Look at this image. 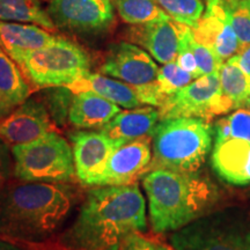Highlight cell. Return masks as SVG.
<instances>
[{"label": "cell", "mask_w": 250, "mask_h": 250, "mask_svg": "<svg viewBox=\"0 0 250 250\" xmlns=\"http://www.w3.org/2000/svg\"><path fill=\"white\" fill-rule=\"evenodd\" d=\"M78 197L68 183L9 181L0 190V237L24 247L43 245L62 229Z\"/></svg>", "instance_id": "obj_1"}, {"label": "cell", "mask_w": 250, "mask_h": 250, "mask_svg": "<svg viewBox=\"0 0 250 250\" xmlns=\"http://www.w3.org/2000/svg\"><path fill=\"white\" fill-rule=\"evenodd\" d=\"M147 227L146 203L136 183L92 189L57 250H109L125 236Z\"/></svg>", "instance_id": "obj_2"}, {"label": "cell", "mask_w": 250, "mask_h": 250, "mask_svg": "<svg viewBox=\"0 0 250 250\" xmlns=\"http://www.w3.org/2000/svg\"><path fill=\"white\" fill-rule=\"evenodd\" d=\"M142 179L152 229L159 234L176 232L204 217L220 198L217 186L199 171L154 169Z\"/></svg>", "instance_id": "obj_3"}, {"label": "cell", "mask_w": 250, "mask_h": 250, "mask_svg": "<svg viewBox=\"0 0 250 250\" xmlns=\"http://www.w3.org/2000/svg\"><path fill=\"white\" fill-rule=\"evenodd\" d=\"M213 127L197 117L160 121L152 133L153 158L147 171L168 169L198 173L212 148Z\"/></svg>", "instance_id": "obj_4"}, {"label": "cell", "mask_w": 250, "mask_h": 250, "mask_svg": "<svg viewBox=\"0 0 250 250\" xmlns=\"http://www.w3.org/2000/svg\"><path fill=\"white\" fill-rule=\"evenodd\" d=\"M171 246L176 250H250V212L227 208L174 232Z\"/></svg>", "instance_id": "obj_5"}, {"label": "cell", "mask_w": 250, "mask_h": 250, "mask_svg": "<svg viewBox=\"0 0 250 250\" xmlns=\"http://www.w3.org/2000/svg\"><path fill=\"white\" fill-rule=\"evenodd\" d=\"M37 87H67L89 73V55L76 43L57 37L43 48L13 58Z\"/></svg>", "instance_id": "obj_6"}, {"label": "cell", "mask_w": 250, "mask_h": 250, "mask_svg": "<svg viewBox=\"0 0 250 250\" xmlns=\"http://www.w3.org/2000/svg\"><path fill=\"white\" fill-rule=\"evenodd\" d=\"M14 177L23 182L70 183L77 177L70 144L54 131L11 147Z\"/></svg>", "instance_id": "obj_7"}, {"label": "cell", "mask_w": 250, "mask_h": 250, "mask_svg": "<svg viewBox=\"0 0 250 250\" xmlns=\"http://www.w3.org/2000/svg\"><path fill=\"white\" fill-rule=\"evenodd\" d=\"M234 110L220 90L219 72L197 78L171 94L159 107L160 121L180 117H197L210 122L214 116Z\"/></svg>", "instance_id": "obj_8"}, {"label": "cell", "mask_w": 250, "mask_h": 250, "mask_svg": "<svg viewBox=\"0 0 250 250\" xmlns=\"http://www.w3.org/2000/svg\"><path fill=\"white\" fill-rule=\"evenodd\" d=\"M111 0H50L46 12L59 29L78 35H100L115 23Z\"/></svg>", "instance_id": "obj_9"}, {"label": "cell", "mask_w": 250, "mask_h": 250, "mask_svg": "<svg viewBox=\"0 0 250 250\" xmlns=\"http://www.w3.org/2000/svg\"><path fill=\"white\" fill-rule=\"evenodd\" d=\"M159 70L152 56L131 42L112 44L101 65L103 74L136 88L155 83Z\"/></svg>", "instance_id": "obj_10"}, {"label": "cell", "mask_w": 250, "mask_h": 250, "mask_svg": "<svg viewBox=\"0 0 250 250\" xmlns=\"http://www.w3.org/2000/svg\"><path fill=\"white\" fill-rule=\"evenodd\" d=\"M202 18L192 27L197 42L208 46L219 61L224 62L240 54L241 45L225 9L223 0H206Z\"/></svg>", "instance_id": "obj_11"}, {"label": "cell", "mask_w": 250, "mask_h": 250, "mask_svg": "<svg viewBox=\"0 0 250 250\" xmlns=\"http://www.w3.org/2000/svg\"><path fill=\"white\" fill-rule=\"evenodd\" d=\"M77 179L83 186H99L109 159L117 147L101 131H78L71 136Z\"/></svg>", "instance_id": "obj_12"}, {"label": "cell", "mask_w": 250, "mask_h": 250, "mask_svg": "<svg viewBox=\"0 0 250 250\" xmlns=\"http://www.w3.org/2000/svg\"><path fill=\"white\" fill-rule=\"evenodd\" d=\"M54 131L46 105L34 98L26 100L0 120V139L11 147L34 142Z\"/></svg>", "instance_id": "obj_13"}, {"label": "cell", "mask_w": 250, "mask_h": 250, "mask_svg": "<svg viewBox=\"0 0 250 250\" xmlns=\"http://www.w3.org/2000/svg\"><path fill=\"white\" fill-rule=\"evenodd\" d=\"M182 23L171 18L143 24H131L126 31L131 43L142 46L161 64L176 61Z\"/></svg>", "instance_id": "obj_14"}, {"label": "cell", "mask_w": 250, "mask_h": 250, "mask_svg": "<svg viewBox=\"0 0 250 250\" xmlns=\"http://www.w3.org/2000/svg\"><path fill=\"white\" fill-rule=\"evenodd\" d=\"M151 139L144 137L115 149L100 187L126 186L147 173L152 162Z\"/></svg>", "instance_id": "obj_15"}, {"label": "cell", "mask_w": 250, "mask_h": 250, "mask_svg": "<svg viewBox=\"0 0 250 250\" xmlns=\"http://www.w3.org/2000/svg\"><path fill=\"white\" fill-rule=\"evenodd\" d=\"M212 167L225 182L233 186L250 184V143L243 139H214Z\"/></svg>", "instance_id": "obj_16"}, {"label": "cell", "mask_w": 250, "mask_h": 250, "mask_svg": "<svg viewBox=\"0 0 250 250\" xmlns=\"http://www.w3.org/2000/svg\"><path fill=\"white\" fill-rule=\"evenodd\" d=\"M159 121V109H155L152 105L126 109L116 115L100 131L104 133L118 148L133 140L152 137Z\"/></svg>", "instance_id": "obj_17"}, {"label": "cell", "mask_w": 250, "mask_h": 250, "mask_svg": "<svg viewBox=\"0 0 250 250\" xmlns=\"http://www.w3.org/2000/svg\"><path fill=\"white\" fill-rule=\"evenodd\" d=\"M121 111L120 105L93 92L73 93L68 121L78 129H96L104 126Z\"/></svg>", "instance_id": "obj_18"}, {"label": "cell", "mask_w": 250, "mask_h": 250, "mask_svg": "<svg viewBox=\"0 0 250 250\" xmlns=\"http://www.w3.org/2000/svg\"><path fill=\"white\" fill-rule=\"evenodd\" d=\"M66 88L72 93L93 92L109 100L115 104L126 109L138 108L143 105L136 87L127 85L123 81L104 77L98 73H87L80 79L68 85Z\"/></svg>", "instance_id": "obj_19"}, {"label": "cell", "mask_w": 250, "mask_h": 250, "mask_svg": "<svg viewBox=\"0 0 250 250\" xmlns=\"http://www.w3.org/2000/svg\"><path fill=\"white\" fill-rule=\"evenodd\" d=\"M55 39L49 30L37 24L0 21V44L12 58L43 48Z\"/></svg>", "instance_id": "obj_20"}, {"label": "cell", "mask_w": 250, "mask_h": 250, "mask_svg": "<svg viewBox=\"0 0 250 250\" xmlns=\"http://www.w3.org/2000/svg\"><path fill=\"white\" fill-rule=\"evenodd\" d=\"M33 92L22 70L0 44V96L9 108L15 109L29 99Z\"/></svg>", "instance_id": "obj_21"}, {"label": "cell", "mask_w": 250, "mask_h": 250, "mask_svg": "<svg viewBox=\"0 0 250 250\" xmlns=\"http://www.w3.org/2000/svg\"><path fill=\"white\" fill-rule=\"evenodd\" d=\"M219 80L221 94L232 104L234 110L246 108L250 99V76L243 71L237 55L221 65Z\"/></svg>", "instance_id": "obj_22"}, {"label": "cell", "mask_w": 250, "mask_h": 250, "mask_svg": "<svg viewBox=\"0 0 250 250\" xmlns=\"http://www.w3.org/2000/svg\"><path fill=\"white\" fill-rule=\"evenodd\" d=\"M0 21L34 23L49 31L56 29L40 0H0Z\"/></svg>", "instance_id": "obj_23"}, {"label": "cell", "mask_w": 250, "mask_h": 250, "mask_svg": "<svg viewBox=\"0 0 250 250\" xmlns=\"http://www.w3.org/2000/svg\"><path fill=\"white\" fill-rule=\"evenodd\" d=\"M122 20L129 24H143L170 18L153 0H115Z\"/></svg>", "instance_id": "obj_24"}, {"label": "cell", "mask_w": 250, "mask_h": 250, "mask_svg": "<svg viewBox=\"0 0 250 250\" xmlns=\"http://www.w3.org/2000/svg\"><path fill=\"white\" fill-rule=\"evenodd\" d=\"M214 139L237 138L250 143V109L240 108L215 123Z\"/></svg>", "instance_id": "obj_25"}, {"label": "cell", "mask_w": 250, "mask_h": 250, "mask_svg": "<svg viewBox=\"0 0 250 250\" xmlns=\"http://www.w3.org/2000/svg\"><path fill=\"white\" fill-rule=\"evenodd\" d=\"M173 20L179 23L195 27L205 11L202 0H153Z\"/></svg>", "instance_id": "obj_26"}, {"label": "cell", "mask_w": 250, "mask_h": 250, "mask_svg": "<svg viewBox=\"0 0 250 250\" xmlns=\"http://www.w3.org/2000/svg\"><path fill=\"white\" fill-rule=\"evenodd\" d=\"M241 51L250 45V0H223Z\"/></svg>", "instance_id": "obj_27"}, {"label": "cell", "mask_w": 250, "mask_h": 250, "mask_svg": "<svg viewBox=\"0 0 250 250\" xmlns=\"http://www.w3.org/2000/svg\"><path fill=\"white\" fill-rule=\"evenodd\" d=\"M193 79L195 78L192 77V74L184 71L177 64V62L174 61L164 64V66L159 70L158 78H156V85H158L159 90H160L162 96L166 100L171 94L192 83Z\"/></svg>", "instance_id": "obj_28"}, {"label": "cell", "mask_w": 250, "mask_h": 250, "mask_svg": "<svg viewBox=\"0 0 250 250\" xmlns=\"http://www.w3.org/2000/svg\"><path fill=\"white\" fill-rule=\"evenodd\" d=\"M188 44H189L193 56H195L199 77L208 76V74L219 72L223 62L215 57V55L208 46L197 42L195 37H193L191 28H190L189 34H188Z\"/></svg>", "instance_id": "obj_29"}, {"label": "cell", "mask_w": 250, "mask_h": 250, "mask_svg": "<svg viewBox=\"0 0 250 250\" xmlns=\"http://www.w3.org/2000/svg\"><path fill=\"white\" fill-rule=\"evenodd\" d=\"M14 176V159L11 146L0 139V190Z\"/></svg>", "instance_id": "obj_30"}, {"label": "cell", "mask_w": 250, "mask_h": 250, "mask_svg": "<svg viewBox=\"0 0 250 250\" xmlns=\"http://www.w3.org/2000/svg\"><path fill=\"white\" fill-rule=\"evenodd\" d=\"M109 250H156V247L154 242L142 236L139 233H132L123 237L116 246Z\"/></svg>", "instance_id": "obj_31"}, {"label": "cell", "mask_w": 250, "mask_h": 250, "mask_svg": "<svg viewBox=\"0 0 250 250\" xmlns=\"http://www.w3.org/2000/svg\"><path fill=\"white\" fill-rule=\"evenodd\" d=\"M237 57H239V62L243 71L250 76V45L243 49L240 54H237Z\"/></svg>", "instance_id": "obj_32"}, {"label": "cell", "mask_w": 250, "mask_h": 250, "mask_svg": "<svg viewBox=\"0 0 250 250\" xmlns=\"http://www.w3.org/2000/svg\"><path fill=\"white\" fill-rule=\"evenodd\" d=\"M0 250H28L27 247L18 245V243L11 242L8 240L0 237Z\"/></svg>", "instance_id": "obj_33"}, {"label": "cell", "mask_w": 250, "mask_h": 250, "mask_svg": "<svg viewBox=\"0 0 250 250\" xmlns=\"http://www.w3.org/2000/svg\"><path fill=\"white\" fill-rule=\"evenodd\" d=\"M12 110H13V109L9 108L8 105L5 103L4 100L1 99V96H0V120H1V118H4L5 116H7V115Z\"/></svg>", "instance_id": "obj_34"}, {"label": "cell", "mask_w": 250, "mask_h": 250, "mask_svg": "<svg viewBox=\"0 0 250 250\" xmlns=\"http://www.w3.org/2000/svg\"><path fill=\"white\" fill-rule=\"evenodd\" d=\"M155 247H156V250H176L173 246L167 245V243L158 242L155 243Z\"/></svg>", "instance_id": "obj_35"}, {"label": "cell", "mask_w": 250, "mask_h": 250, "mask_svg": "<svg viewBox=\"0 0 250 250\" xmlns=\"http://www.w3.org/2000/svg\"><path fill=\"white\" fill-rule=\"evenodd\" d=\"M246 108L250 109V99H249V101H248V104H247V107H246Z\"/></svg>", "instance_id": "obj_36"}, {"label": "cell", "mask_w": 250, "mask_h": 250, "mask_svg": "<svg viewBox=\"0 0 250 250\" xmlns=\"http://www.w3.org/2000/svg\"><path fill=\"white\" fill-rule=\"evenodd\" d=\"M40 1H42V0H40ZM43 1H48V0H43Z\"/></svg>", "instance_id": "obj_37"}]
</instances>
